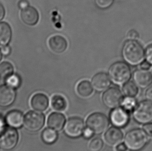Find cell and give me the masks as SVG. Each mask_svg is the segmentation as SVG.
I'll list each match as a JSON object with an SVG mask.
<instances>
[{
  "label": "cell",
  "instance_id": "9",
  "mask_svg": "<svg viewBox=\"0 0 152 151\" xmlns=\"http://www.w3.org/2000/svg\"><path fill=\"white\" fill-rule=\"evenodd\" d=\"M123 98V94L118 89L111 88L103 93L102 99L103 104L107 107L114 109L121 105Z\"/></svg>",
  "mask_w": 152,
  "mask_h": 151
},
{
  "label": "cell",
  "instance_id": "23",
  "mask_svg": "<svg viewBox=\"0 0 152 151\" xmlns=\"http://www.w3.org/2000/svg\"><path fill=\"white\" fill-rule=\"evenodd\" d=\"M42 139L48 144H52L55 142L58 138V134L55 130L50 128L44 129L42 133Z\"/></svg>",
  "mask_w": 152,
  "mask_h": 151
},
{
  "label": "cell",
  "instance_id": "8",
  "mask_svg": "<svg viewBox=\"0 0 152 151\" xmlns=\"http://www.w3.org/2000/svg\"><path fill=\"white\" fill-rule=\"evenodd\" d=\"M85 129L84 121L78 117L69 118L64 126L66 135L71 138H77L82 135Z\"/></svg>",
  "mask_w": 152,
  "mask_h": 151
},
{
  "label": "cell",
  "instance_id": "36",
  "mask_svg": "<svg viewBox=\"0 0 152 151\" xmlns=\"http://www.w3.org/2000/svg\"><path fill=\"white\" fill-rule=\"evenodd\" d=\"M18 6L19 8L23 10L29 6V2L27 0H21L19 2Z\"/></svg>",
  "mask_w": 152,
  "mask_h": 151
},
{
  "label": "cell",
  "instance_id": "28",
  "mask_svg": "<svg viewBox=\"0 0 152 151\" xmlns=\"http://www.w3.org/2000/svg\"><path fill=\"white\" fill-rule=\"evenodd\" d=\"M6 84L10 88H18L20 85L21 80L18 76L16 75H12L6 79Z\"/></svg>",
  "mask_w": 152,
  "mask_h": 151
},
{
  "label": "cell",
  "instance_id": "2",
  "mask_svg": "<svg viewBox=\"0 0 152 151\" xmlns=\"http://www.w3.org/2000/svg\"><path fill=\"white\" fill-rule=\"evenodd\" d=\"M148 141V137L143 129L135 128L129 131L125 135L124 143L128 149L132 151L142 150Z\"/></svg>",
  "mask_w": 152,
  "mask_h": 151
},
{
  "label": "cell",
  "instance_id": "32",
  "mask_svg": "<svg viewBox=\"0 0 152 151\" xmlns=\"http://www.w3.org/2000/svg\"><path fill=\"white\" fill-rule=\"evenodd\" d=\"M95 133H94L91 129L87 127L86 128H85L83 131V135L85 139H89L93 137V135Z\"/></svg>",
  "mask_w": 152,
  "mask_h": 151
},
{
  "label": "cell",
  "instance_id": "41",
  "mask_svg": "<svg viewBox=\"0 0 152 151\" xmlns=\"http://www.w3.org/2000/svg\"><path fill=\"white\" fill-rule=\"evenodd\" d=\"M2 53H1V52L0 51V61H1V59H2Z\"/></svg>",
  "mask_w": 152,
  "mask_h": 151
},
{
  "label": "cell",
  "instance_id": "14",
  "mask_svg": "<svg viewBox=\"0 0 152 151\" xmlns=\"http://www.w3.org/2000/svg\"><path fill=\"white\" fill-rule=\"evenodd\" d=\"M16 93L13 88L7 86H0V106H10L14 102Z\"/></svg>",
  "mask_w": 152,
  "mask_h": 151
},
{
  "label": "cell",
  "instance_id": "31",
  "mask_svg": "<svg viewBox=\"0 0 152 151\" xmlns=\"http://www.w3.org/2000/svg\"><path fill=\"white\" fill-rule=\"evenodd\" d=\"M127 36L128 40L137 41L139 37V35L137 31L134 30H131L128 32Z\"/></svg>",
  "mask_w": 152,
  "mask_h": 151
},
{
  "label": "cell",
  "instance_id": "27",
  "mask_svg": "<svg viewBox=\"0 0 152 151\" xmlns=\"http://www.w3.org/2000/svg\"><path fill=\"white\" fill-rule=\"evenodd\" d=\"M103 145V141L101 138H96L90 142L89 149L91 151H100L102 149Z\"/></svg>",
  "mask_w": 152,
  "mask_h": 151
},
{
  "label": "cell",
  "instance_id": "24",
  "mask_svg": "<svg viewBox=\"0 0 152 151\" xmlns=\"http://www.w3.org/2000/svg\"><path fill=\"white\" fill-rule=\"evenodd\" d=\"M122 90L126 96L132 97L137 96L139 92L138 86L134 82L132 81H128L124 84Z\"/></svg>",
  "mask_w": 152,
  "mask_h": 151
},
{
  "label": "cell",
  "instance_id": "21",
  "mask_svg": "<svg viewBox=\"0 0 152 151\" xmlns=\"http://www.w3.org/2000/svg\"><path fill=\"white\" fill-rule=\"evenodd\" d=\"M76 92L83 98H87L93 93V86L87 80H83L78 83L76 87Z\"/></svg>",
  "mask_w": 152,
  "mask_h": 151
},
{
  "label": "cell",
  "instance_id": "29",
  "mask_svg": "<svg viewBox=\"0 0 152 151\" xmlns=\"http://www.w3.org/2000/svg\"><path fill=\"white\" fill-rule=\"evenodd\" d=\"M95 3L99 8L107 9L113 4L114 0H95Z\"/></svg>",
  "mask_w": 152,
  "mask_h": 151
},
{
  "label": "cell",
  "instance_id": "20",
  "mask_svg": "<svg viewBox=\"0 0 152 151\" xmlns=\"http://www.w3.org/2000/svg\"><path fill=\"white\" fill-rule=\"evenodd\" d=\"M12 35L10 26L7 23H0V48L10 43Z\"/></svg>",
  "mask_w": 152,
  "mask_h": 151
},
{
  "label": "cell",
  "instance_id": "34",
  "mask_svg": "<svg viewBox=\"0 0 152 151\" xmlns=\"http://www.w3.org/2000/svg\"><path fill=\"white\" fill-rule=\"evenodd\" d=\"M145 95L147 100L152 102V86H150L146 90Z\"/></svg>",
  "mask_w": 152,
  "mask_h": 151
},
{
  "label": "cell",
  "instance_id": "3",
  "mask_svg": "<svg viewBox=\"0 0 152 151\" xmlns=\"http://www.w3.org/2000/svg\"><path fill=\"white\" fill-rule=\"evenodd\" d=\"M109 74L113 83L121 85L129 80L132 77V71L127 63L117 62L110 66Z\"/></svg>",
  "mask_w": 152,
  "mask_h": 151
},
{
  "label": "cell",
  "instance_id": "30",
  "mask_svg": "<svg viewBox=\"0 0 152 151\" xmlns=\"http://www.w3.org/2000/svg\"><path fill=\"white\" fill-rule=\"evenodd\" d=\"M145 58L146 61L152 65V44L146 48L145 51Z\"/></svg>",
  "mask_w": 152,
  "mask_h": 151
},
{
  "label": "cell",
  "instance_id": "5",
  "mask_svg": "<svg viewBox=\"0 0 152 151\" xmlns=\"http://www.w3.org/2000/svg\"><path fill=\"white\" fill-rule=\"evenodd\" d=\"M133 116L136 121L142 124L152 122V102L148 100L139 102L133 110Z\"/></svg>",
  "mask_w": 152,
  "mask_h": 151
},
{
  "label": "cell",
  "instance_id": "26",
  "mask_svg": "<svg viewBox=\"0 0 152 151\" xmlns=\"http://www.w3.org/2000/svg\"><path fill=\"white\" fill-rule=\"evenodd\" d=\"M121 105V107L129 113L132 111L137 106V102L134 97L126 96L122 100Z\"/></svg>",
  "mask_w": 152,
  "mask_h": 151
},
{
  "label": "cell",
  "instance_id": "13",
  "mask_svg": "<svg viewBox=\"0 0 152 151\" xmlns=\"http://www.w3.org/2000/svg\"><path fill=\"white\" fill-rule=\"evenodd\" d=\"M30 105L34 110L43 112L46 110L49 106V99L45 94L37 93L32 97Z\"/></svg>",
  "mask_w": 152,
  "mask_h": 151
},
{
  "label": "cell",
  "instance_id": "19",
  "mask_svg": "<svg viewBox=\"0 0 152 151\" xmlns=\"http://www.w3.org/2000/svg\"><path fill=\"white\" fill-rule=\"evenodd\" d=\"M7 124L13 128H19L23 125L24 118L23 113L18 110H14L10 111L6 116Z\"/></svg>",
  "mask_w": 152,
  "mask_h": 151
},
{
  "label": "cell",
  "instance_id": "25",
  "mask_svg": "<svg viewBox=\"0 0 152 151\" xmlns=\"http://www.w3.org/2000/svg\"><path fill=\"white\" fill-rule=\"evenodd\" d=\"M14 70L12 65L7 62H4L0 64V79L6 80L12 75Z\"/></svg>",
  "mask_w": 152,
  "mask_h": 151
},
{
  "label": "cell",
  "instance_id": "22",
  "mask_svg": "<svg viewBox=\"0 0 152 151\" xmlns=\"http://www.w3.org/2000/svg\"><path fill=\"white\" fill-rule=\"evenodd\" d=\"M50 105L54 110L61 112L65 110L67 107V102L64 96L60 95H55L52 97Z\"/></svg>",
  "mask_w": 152,
  "mask_h": 151
},
{
  "label": "cell",
  "instance_id": "33",
  "mask_svg": "<svg viewBox=\"0 0 152 151\" xmlns=\"http://www.w3.org/2000/svg\"><path fill=\"white\" fill-rule=\"evenodd\" d=\"M143 129L149 137H152V123H149L144 125Z\"/></svg>",
  "mask_w": 152,
  "mask_h": 151
},
{
  "label": "cell",
  "instance_id": "10",
  "mask_svg": "<svg viewBox=\"0 0 152 151\" xmlns=\"http://www.w3.org/2000/svg\"><path fill=\"white\" fill-rule=\"evenodd\" d=\"M110 120L113 126L122 128L126 126L129 122V112L123 107L115 108L110 114Z\"/></svg>",
  "mask_w": 152,
  "mask_h": 151
},
{
  "label": "cell",
  "instance_id": "35",
  "mask_svg": "<svg viewBox=\"0 0 152 151\" xmlns=\"http://www.w3.org/2000/svg\"><path fill=\"white\" fill-rule=\"evenodd\" d=\"M116 151H127L128 148L125 143H119L115 147Z\"/></svg>",
  "mask_w": 152,
  "mask_h": 151
},
{
  "label": "cell",
  "instance_id": "17",
  "mask_svg": "<svg viewBox=\"0 0 152 151\" xmlns=\"http://www.w3.org/2000/svg\"><path fill=\"white\" fill-rule=\"evenodd\" d=\"M66 123V117L61 113H53L49 115L47 120L48 126L59 131L64 128Z\"/></svg>",
  "mask_w": 152,
  "mask_h": 151
},
{
  "label": "cell",
  "instance_id": "15",
  "mask_svg": "<svg viewBox=\"0 0 152 151\" xmlns=\"http://www.w3.org/2000/svg\"><path fill=\"white\" fill-rule=\"evenodd\" d=\"M21 18L26 25L32 26L37 23L39 20V14L34 7L28 6L21 12Z\"/></svg>",
  "mask_w": 152,
  "mask_h": 151
},
{
  "label": "cell",
  "instance_id": "7",
  "mask_svg": "<svg viewBox=\"0 0 152 151\" xmlns=\"http://www.w3.org/2000/svg\"><path fill=\"white\" fill-rule=\"evenodd\" d=\"M18 140V133L13 127H6L0 133V147L2 149L10 150L14 149Z\"/></svg>",
  "mask_w": 152,
  "mask_h": 151
},
{
  "label": "cell",
  "instance_id": "18",
  "mask_svg": "<svg viewBox=\"0 0 152 151\" xmlns=\"http://www.w3.org/2000/svg\"><path fill=\"white\" fill-rule=\"evenodd\" d=\"M48 45L51 51L56 53H61L66 51L68 47V42L65 38L60 35H55L50 37Z\"/></svg>",
  "mask_w": 152,
  "mask_h": 151
},
{
  "label": "cell",
  "instance_id": "40",
  "mask_svg": "<svg viewBox=\"0 0 152 151\" xmlns=\"http://www.w3.org/2000/svg\"><path fill=\"white\" fill-rule=\"evenodd\" d=\"M5 15V9L1 3H0V21L2 20Z\"/></svg>",
  "mask_w": 152,
  "mask_h": 151
},
{
  "label": "cell",
  "instance_id": "16",
  "mask_svg": "<svg viewBox=\"0 0 152 151\" xmlns=\"http://www.w3.org/2000/svg\"><path fill=\"white\" fill-rule=\"evenodd\" d=\"M91 82L95 90L99 92L107 90L111 85L110 78L104 73L96 74L93 77Z\"/></svg>",
  "mask_w": 152,
  "mask_h": 151
},
{
  "label": "cell",
  "instance_id": "37",
  "mask_svg": "<svg viewBox=\"0 0 152 151\" xmlns=\"http://www.w3.org/2000/svg\"><path fill=\"white\" fill-rule=\"evenodd\" d=\"M140 68L144 70H149L151 68V65L148 61H143L140 64Z\"/></svg>",
  "mask_w": 152,
  "mask_h": 151
},
{
  "label": "cell",
  "instance_id": "11",
  "mask_svg": "<svg viewBox=\"0 0 152 151\" xmlns=\"http://www.w3.org/2000/svg\"><path fill=\"white\" fill-rule=\"evenodd\" d=\"M133 79L139 88L146 89L152 84V74L148 70L140 68L134 72Z\"/></svg>",
  "mask_w": 152,
  "mask_h": 151
},
{
  "label": "cell",
  "instance_id": "38",
  "mask_svg": "<svg viewBox=\"0 0 152 151\" xmlns=\"http://www.w3.org/2000/svg\"><path fill=\"white\" fill-rule=\"evenodd\" d=\"M1 52L2 53V54L4 55H8L10 54V52H11V49L10 47L8 46H6L5 47H3Z\"/></svg>",
  "mask_w": 152,
  "mask_h": 151
},
{
  "label": "cell",
  "instance_id": "1",
  "mask_svg": "<svg viewBox=\"0 0 152 151\" xmlns=\"http://www.w3.org/2000/svg\"><path fill=\"white\" fill-rule=\"evenodd\" d=\"M122 55L127 63L132 66L140 65L145 59V51L137 41L128 40L124 44Z\"/></svg>",
  "mask_w": 152,
  "mask_h": 151
},
{
  "label": "cell",
  "instance_id": "4",
  "mask_svg": "<svg viewBox=\"0 0 152 151\" xmlns=\"http://www.w3.org/2000/svg\"><path fill=\"white\" fill-rule=\"evenodd\" d=\"M86 125L94 133L100 134L107 131L110 125L108 118L100 113H93L87 118Z\"/></svg>",
  "mask_w": 152,
  "mask_h": 151
},
{
  "label": "cell",
  "instance_id": "6",
  "mask_svg": "<svg viewBox=\"0 0 152 151\" xmlns=\"http://www.w3.org/2000/svg\"><path fill=\"white\" fill-rule=\"evenodd\" d=\"M45 118L41 113L29 111L25 115L24 125L27 130L32 132L40 131L45 124Z\"/></svg>",
  "mask_w": 152,
  "mask_h": 151
},
{
  "label": "cell",
  "instance_id": "12",
  "mask_svg": "<svg viewBox=\"0 0 152 151\" xmlns=\"http://www.w3.org/2000/svg\"><path fill=\"white\" fill-rule=\"evenodd\" d=\"M122 131L117 127H112L107 129L104 135V141L107 144L114 147L121 143L123 139Z\"/></svg>",
  "mask_w": 152,
  "mask_h": 151
},
{
  "label": "cell",
  "instance_id": "39",
  "mask_svg": "<svg viewBox=\"0 0 152 151\" xmlns=\"http://www.w3.org/2000/svg\"><path fill=\"white\" fill-rule=\"evenodd\" d=\"M5 128V122L4 118H3L2 116H0V133H2Z\"/></svg>",
  "mask_w": 152,
  "mask_h": 151
}]
</instances>
